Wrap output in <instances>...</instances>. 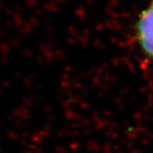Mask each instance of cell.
Masks as SVG:
<instances>
[{"label": "cell", "mask_w": 153, "mask_h": 153, "mask_svg": "<svg viewBox=\"0 0 153 153\" xmlns=\"http://www.w3.org/2000/svg\"><path fill=\"white\" fill-rule=\"evenodd\" d=\"M137 38L142 50L153 59V2L140 15L137 23Z\"/></svg>", "instance_id": "obj_1"}]
</instances>
